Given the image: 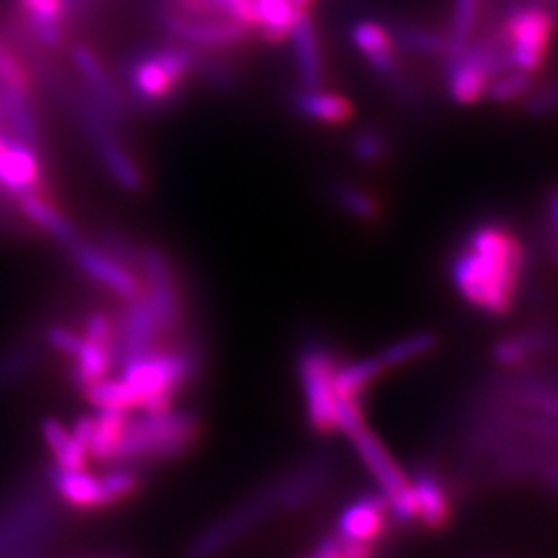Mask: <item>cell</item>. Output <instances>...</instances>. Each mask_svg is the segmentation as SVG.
<instances>
[{
  "label": "cell",
  "mask_w": 558,
  "mask_h": 558,
  "mask_svg": "<svg viewBox=\"0 0 558 558\" xmlns=\"http://www.w3.org/2000/svg\"><path fill=\"white\" fill-rule=\"evenodd\" d=\"M49 347L73 360L84 344V336L65 327H51L46 333Z\"/></svg>",
  "instance_id": "40"
},
{
  "label": "cell",
  "mask_w": 558,
  "mask_h": 558,
  "mask_svg": "<svg viewBox=\"0 0 558 558\" xmlns=\"http://www.w3.org/2000/svg\"><path fill=\"white\" fill-rule=\"evenodd\" d=\"M46 495L26 492L0 510V558H33L51 537L57 513Z\"/></svg>",
  "instance_id": "5"
},
{
  "label": "cell",
  "mask_w": 558,
  "mask_h": 558,
  "mask_svg": "<svg viewBox=\"0 0 558 558\" xmlns=\"http://www.w3.org/2000/svg\"><path fill=\"white\" fill-rule=\"evenodd\" d=\"M27 92L29 89L0 87V113L13 131V136L24 140L26 144L37 145L40 131Z\"/></svg>",
  "instance_id": "26"
},
{
  "label": "cell",
  "mask_w": 558,
  "mask_h": 558,
  "mask_svg": "<svg viewBox=\"0 0 558 558\" xmlns=\"http://www.w3.org/2000/svg\"><path fill=\"white\" fill-rule=\"evenodd\" d=\"M352 43L360 49L377 75L393 78L398 75L396 38L387 27L372 21L357 22L352 27Z\"/></svg>",
  "instance_id": "18"
},
{
  "label": "cell",
  "mask_w": 558,
  "mask_h": 558,
  "mask_svg": "<svg viewBox=\"0 0 558 558\" xmlns=\"http://www.w3.org/2000/svg\"><path fill=\"white\" fill-rule=\"evenodd\" d=\"M40 163L33 145L16 136H5L0 149V189L13 196L38 193Z\"/></svg>",
  "instance_id": "16"
},
{
  "label": "cell",
  "mask_w": 558,
  "mask_h": 558,
  "mask_svg": "<svg viewBox=\"0 0 558 558\" xmlns=\"http://www.w3.org/2000/svg\"><path fill=\"white\" fill-rule=\"evenodd\" d=\"M338 365L336 352L319 339H308L298 357V376L305 398L306 421L319 435L338 432V398L333 392V374Z\"/></svg>",
  "instance_id": "6"
},
{
  "label": "cell",
  "mask_w": 558,
  "mask_h": 558,
  "mask_svg": "<svg viewBox=\"0 0 558 558\" xmlns=\"http://www.w3.org/2000/svg\"><path fill=\"white\" fill-rule=\"evenodd\" d=\"M533 86H535V75L533 73L510 68L505 73L495 76L492 84H489L486 97L492 98L497 104L519 102L532 93Z\"/></svg>",
  "instance_id": "33"
},
{
  "label": "cell",
  "mask_w": 558,
  "mask_h": 558,
  "mask_svg": "<svg viewBox=\"0 0 558 558\" xmlns=\"http://www.w3.org/2000/svg\"><path fill=\"white\" fill-rule=\"evenodd\" d=\"M437 347V338L432 332H418L399 339L396 343L388 344L387 349L379 354L383 366L385 368H393V366L407 365L412 361L429 354Z\"/></svg>",
  "instance_id": "32"
},
{
  "label": "cell",
  "mask_w": 558,
  "mask_h": 558,
  "mask_svg": "<svg viewBox=\"0 0 558 558\" xmlns=\"http://www.w3.org/2000/svg\"><path fill=\"white\" fill-rule=\"evenodd\" d=\"M526 267L521 240L500 221H484L451 258V283L468 305L506 316L515 305Z\"/></svg>",
  "instance_id": "2"
},
{
  "label": "cell",
  "mask_w": 558,
  "mask_h": 558,
  "mask_svg": "<svg viewBox=\"0 0 558 558\" xmlns=\"http://www.w3.org/2000/svg\"><path fill=\"white\" fill-rule=\"evenodd\" d=\"M546 221H548L549 251L554 264L558 267V185H555L548 194L546 202Z\"/></svg>",
  "instance_id": "42"
},
{
  "label": "cell",
  "mask_w": 558,
  "mask_h": 558,
  "mask_svg": "<svg viewBox=\"0 0 558 558\" xmlns=\"http://www.w3.org/2000/svg\"><path fill=\"white\" fill-rule=\"evenodd\" d=\"M160 323L156 319L155 311L144 294L125 301V308L117 322V336H114L113 360L114 366H122L130 361L138 360L153 350L158 349V339L161 338Z\"/></svg>",
  "instance_id": "11"
},
{
  "label": "cell",
  "mask_w": 558,
  "mask_h": 558,
  "mask_svg": "<svg viewBox=\"0 0 558 558\" xmlns=\"http://www.w3.org/2000/svg\"><path fill=\"white\" fill-rule=\"evenodd\" d=\"M19 199H21L22 215L26 216L27 220L32 221L33 226H37L40 231L68 248L81 242L75 227L71 226V221L54 205L49 204L48 199L38 196V193L27 194Z\"/></svg>",
  "instance_id": "24"
},
{
  "label": "cell",
  "mask_w": 558,
  "mask_h": 558,
  "mask_svg": "<svg viewBox=\"0 0 558 558\" xmlns=\"http://www.w3.org/2000/svg\"><path fill=\"white\" fill-rule=\"evenodd\" d=\"M352 153L363 163H377L388 153V142L379 131H361L352 140Z\"/></svg>",
  "instance_id": "37"
},
{
  "label": "cell",
  "mask_w": 558,
  "mask_h": 558,
  "mask_svg": "<svg viewBox=\"0 0 558 558\" xmlns=\"http://www.w3.org/2000/svg\"><path fill=\"white\" fill-rule=\"evenodd\" d=\"M387 371L383 366L379 355H371L363 360L350 361V363H339L333 374V392L338 399H355L361 401L363 393L379 379L383 372Z\"/></svg>",
  "instance_id": "25"
},
{
  "label": "cell",
  "mask_w": 558,
  "mask_h": 558,
  "mask_svg": "<svg viewBox=\"0 0 558 558\" xmlns=\"http://www.w3.org/2000/svg\"><path fill=\"white\" fill-rule=\"evenodd\" d=\"M530 113L544 117V114L557 113L558 111V81L549 84L544 89H537L527 100Z\"/></svg>",
  "instance_id": "41"
},
{
  "label": "cell",
  "mask_w": 558,
  "mask_h": 558,
  "mask_svg": "<svg viewBox=\"0 0 558 558\" xmlns=\"http://www.w3.org/2000/svg\"><path fill=\"white\" fill-rule=\"evenodd\" d=\"M215 2L221 5L231 19L247 26L248 29H254L253 0H215Z\"/></svg>",
  "instance_id": "43"
},
{
  "label": "cell",
  "mask_w": 558,
  "mask_h": 558,
  "mask_svg": "<svg viewBox=\"0 0 558 558\" xmlns=\"http://www.w3.org/2000/svg\"><path fill=\"white\" fill-rule=\"evenodd\" d=\"M95 424H93L92 440H89V461L109 466L113 464L120 440L124 435L125 423L130 414L117 410H97Z\"/></svg>",
  "instance_id": "23"
},
{
  "label": "cell",
  "mask_w": 558,
  "mask_h": 558,
  "mask_svg": "<svg viewBox=\"0 0 558 558\" xmlns=\"http://www.w3.org/2000/svg\"><path fill=\"white\" fill-rule=\"evenodd\" d=\"M16 5L38 43L48 48L62 43V24L70 15L68 0H16Z\"/></svg>",
  "instance_id": "20"
},
{
  "label": "cell",
  "mask_w": 558,
  "mask_h": 558,
  "mask_svg": "<svg viewBox=\"0 0 558 558\" xmlns=\"http://www.w3.org/2000/svg\"><path fill=\"white\" fill-rule=\"evenodd\" d=\"M40 432H43L44 442L53 456V466L60 468V470L89 468L92 461H89L87 451L76 442L75 437L71 435L64 424L53 417L44 418Z\"/></svg>",
  "instance_id": "27"
},
{
  "label": "cell",
  "mask_w": 558,
  "mask_h": 558,
  "mask_svg": "<svg viewBox=\"0 0 558 558\" xmlns=\"http://www.w3.org/2000/svg\"><path fill=\"white\" fill-rule=\"evenodd\" d=\"M73 62L82 81L86 84L89 98L119 125L125 119V102L122 93L114 84L113 78L109 76L108 71L104 70L102 62L97 54L93 53L92 48L87 46H76L71 51Z\"/></svg>",
  "instance_id": "17"
},
{
  "label": "cell",
  "mask_w": 558,
  "mask_h": 558,
  "mask_svg": "<svg viewBox=\"0 0 558 558\" xmlns=\"http://www.w3.org/2000/svg\"><path fill=\"white\" fill-rule=\"evenodd\" d=\"M78 113L109 174L128 191H138L144 185V177L130 153L117 138L119 125L114 124L89 97L82 98L78 102Z\"/></svg>",
  "instance_id": "10"
},
{
  "label": "cell",
  "mask_w": 558,
  "mask_h": 558,
  "mask_svg": "<svg viewBox=\"0 0 558 558\" xmlns=\"http://www.w3.org/2000/svg\"><path fill=\"white\" fill-rule=\"evenodd\" d=\"M140 272L144 275L147 283L145 298L155 311L161 333L169 336L177 330L178 319H180V301H178L177 281L172 276L171 265L161 251L145 247L140 254Z\"/></svg>",
  "instance_id": "12"
},
{
  "label": "cell",
  "mask_w": 558,
  "mask_h": 558,
  "mask_svg": "<svg viewBox=\"0 0 558 558\" xmlns=\"http://www.w3.org/2000/svg\"><path fill=\"white\" fill-rule=\"evenodd\" d=\"M158 16L172 43L183 44L196 51L234 48L253 32L229 16H187L167 10L158 11Z\"/></svg>",
  "instance_id": "9"
},
{
  "label": "cell",
  "mask_w": 558,
  "mask_h": 558,
  "mask_svg": "<svg viewBox=\"0 0 558 558\" xmlns=\"http://www.w3.org/2000/svg\"><path fill=\"white\" fill-rule=\"evenodd\" d=\"M198 435V417L187 410L172 409L160 414L133 412L125 423L113 464L144 470L153 464L177 461L191 451Z\"/></svg>",
  "instance_id": "3"
},
{
  "label": "cell",
  "mask_w": 558,
  "mask_h": 558,
  "mask_svg": "<svg viewBox=\"0 0 558 558\" xmlns=\"http://www.w3.org/2000/svg\"><path fill=\"white\" fill-rule=\"evenodd\" d=\"M76 267L104 289L111 290L122 300H133L142 294V284L133 270L120 264L111 254L98 247L97 243H75L71 247Z\"/></svg>",
  "instance_id": "13"
},
{
  "label": "cell",
  "mask_w": 558,
  "mask_h": 558,
  "mask_svg": "<svg viewBox=\"0 0 558 558\" xmlns=\"http://www.w3.org/2000/svg\"><path fill=\"white\" fill-rule=\"evenodd\" d=\"M403 48L412 49L415 53H446L448 49V38H442L434 32H424V29H401L396 35Z\"/></svg>",
  "instance_id": "36"
},
{
  "label": "cell",
  "mask_w": 558,
  "mask_h": 558,
  "mask_svg": "<svg viewBox=\"0 0 558 558\" xmlns=\"http://www.w3.org/2000/svg\"><path fill=\"white\" fill-rule=\"evenodd\" d=\"M46 481L57 497L73 510L95 511L113 508L108 492L104 488L100 473L84 470H60L51 466L46 472Z\"/></svg>",
  "instance_id": "15"
},
{
  "label": "cell",
  "mask_w": 558,
  "mask_h": 558,
  "mask_svg": "<svg viewBox=\"0 0 558 558\" xmlns=\"http://www.w3.org/2000/svg\"><path fill=\"white\" fill-rule=\"evenodd\" d=\"M84 338L93 343L104 344L113 352L114 336H117V323L111 322L102 312H92L84 322Z\"/></svg>",
  "instance_id": "38"
},
{
  "label": "cell",
  "mask_w": 558,
  "mask_h": 558,
  "mask_svg": "<svg viewBox=\"0 0 558 558\" xmlns=\"http://www.w3.org/2000/svg\"><path fill=\"white\" fill-rule=\"evenodd\" d=\"M332 196L341 209L357 220L372 221L379 216V204L365 189L357 187L354 183L338 182L332 185Z\"/></svg>",
  "instance_id": "34"
},
{
  "label": "cell",
  "mask_w": 558,
  "mask_h": 558,
  "mask_svg": "<svg viewBox=\"0 0 558 558\" xmlns=\"http://www.w3.org/2000/svg\"><path fill=\"white\" fill-rule=\"evenodd\" d=\"M253 8L254 29L272 44L289 37L298 16L303 15L289 0H253Z\"/></svg>",
  "instance_id": "28"
},
{
  "label": "cell",
  "mask_w": 558,
  "mask_h": 558,
  "mask_svg": "<svg viewBox=\"0 0 558 558\" xmlns=\"http://www.w3.org/2000/svg\"><path fill=\"white\" fill-rule=\"evenodd\" d=\"M555 19L537 4L517 5L497 29L511 68L537 75L554 43Z\"/></svg>",
  "instance_id": "8"
},
{
  "label": "cell",
  "mask_w": 558,
  "mask_h": 558,
  "mask_svg": "<svg viewBox=\"0 0 558 558\" xmlns=\"http://www.w3.org/2000/svg\"><path fill=\"white\" fill-rule=\"evenodd\" d=\"M114 366L113 352L104 344L93 343L84 338V344L78 350V354L73 357V366L70 371V379L75 383V387H89L93 383L100 381L109 376V372Z\"/></svg>",
  "instance_id": "29"
},
{
  "label": "cell",
  "mask_w": 558,
  "mask_h": 558,
  "mask_svg": "<svg viewBox=\"0 0 558 558\" xmlns=\"http://www.w3.org/2000/svg\"><path fill=\"white\" fill-rule=\"evenodd\" d=\"M0 87L29 89V81H27L24 65L2 44H0Z\"/></svg>",
  "instance_id": "39"
},
{
  "label": "cell",
  "mask_w": 558,
  "mask_h": 558,
  "mask_svg": "<svg viewBox=\"0 0 558 558\" xmlns=\"http://www.w3.org/2000/svg\"><path fill=\"white\" fill-rule=\"evenodd\" d=\"M292 106L301 117L319 124H343L352 114V106L347 98L338 93L323 92L322 87L319 89L301 87L300 92L292 95Z\"/></svg>",
  "instance_id": "22"
},
{
  "label": "cell",
  "mask_w": 558,
  "mask_h": 558,
  "mask_svg": "<svg viewBox=\"0 0 558 558\" xmlns=\"http://www.w3.org/2000/svg\"><path fill=\"white\" fill-rule=\"evenodd\" d=\"M294 44L295 65L303 89H319L323 86V62L316 29L306 13L298 16L290 29Z\"/></svg>",
  "instance_id": "21"
},
{
  "label": "cell",
  "mask_w": 558,
  "mask_h": 558,
  "mask_svg": "<svg viewBox=\"0 0 558 558\" xmlns=\"http://www.w3.org/2000/svg\"><path fill=\"white\" fill-rule=\"evenodd\" d=\"M388 519L390 511L381 494L360 495L341 510L333 533L341 541L377 546L387 532Z\"/></svg>",
  "instance_id": "14"
},
{
  "label": "cell",
  "mask_w": 558,
  "mask_h": 558,
  "mask_svg": "<svg viewBox=\"0 0 558 558\" xmlns=\"http://www.w3.org/2000/svg\"><path fill=\"white\" fill-rule=\"evenodd\" d=\"M98 247L104 248L106 253L111 254L114 259H119L120 264L125 265L128 269L140 270V254L142 248H136L128 238L117 232H102L98 236Z\"/></svg>",
  "instance_id": "35"
},
{
  "label": "cell",
  "mask_w": 558,
  "mask_h": 558,
  "mask_svg": "<svg viewBox=\"0 0 558 558\" xmlns=\"http://www.w3.org/2000/svg\"><path fill=\"white\" fill-rule=\"evenodd\" d=\"M554 336L544 330L513 333L500 339L494 347V357L497 363L506 366L524 365L543 350L551 349Z\"/></svg>",
  "instance_id": "30"
},
{
  "label": "cell",
  "mask_w": 558,
  "mask_h": 558,
  "mask_svg": "<svg viewBox=\"0 0 558 558\" xmlns=\"http://www.w3.org/2000/svg\"><path fill=\"white\" fill-rule=\"evenodd\" d=\"M196 49L178 43L136 53L124 65V78L135 102L149 111L174 102L183 78L196 68Z\"/></svg>",
  "instance_id": "4"
},
{
  "label": "cell",
  "mask_w": 558,
  "mask_h": 558,
  "mask_svg": "<svg viewBox=\"0 0 558 558\" xmlns=\"http://www.w3.org/2000/svg\"><path fill=\"white\" fill-rule=\"evenodd\" d=\"M306 558H308V557H306Z\"/></svg>",
  "instance_id": "44"
},
{
  "label": "cell",
  "mask_w": 558,
  "mask_h": 558,
  "mask_svg": "<svg viewBox=\"0 0 558 558\" xmlns=\"http://www.w3.org/2000/svg\"><path fill=\"white\" fill-rule=\"evenodd\" d=\"M332 477L333 461L323 456L311 457L289 472L279 473L205 526L189 544L187 558L221 557L276 517L314 505L327 492Z\"/></svg>",
  "instance_id": "1"
},
{
  "label": "cell",
  "mask_w": 558,
  "mask_h": 558,
  "mask_svg": "<svg viewBox=\"0 0 558 558\" xmlns=\"http://www.w3.org/2000/svg\"><path fill=\"white\" fill-rule=\"evenodd\" d=\"M82 392L95 410H117L128 414L138 410V399L122 377H104L84 388Z\"/></svg>",
  "instance_id": "31"
},
{
  "label": "cell",
  "mask_w": 558,
  "mask_h": 558,
  "mask_svg": "<svg viewBox=\"0 0 558 558\" xmlns=\"http://www.w3.org/2000/svg\"><path fill=\"white\" fill-rule=\"evenodd\" d=\"M415 505H417V521L423 522L429 530H440L450 522L451 502L448 489L437 477V473L423 468L415 473L412 481Z\"/></svg>",
  "instance_id": "19"
},
{
  "label": "cell",
  "mask_w": 558,
  "mask_h": 558,
  "mask_svg": "<svg viewBox=\"0 0 558 558\" xmlns=\"http://www.w3.org/2000/svg\"><path fill=\"white\" fill-rule=\"evenodd\" d=\"M349 440L354 446L355 456L360 457L361 464L377 484L379 494L387 500L390 517L399 524L417 521V505L412 481L407 477L403 468L399 466L385 442L368 428V424L350 435Z\"/></svg>",
  "instance_id": "7"
}]
</instances>
